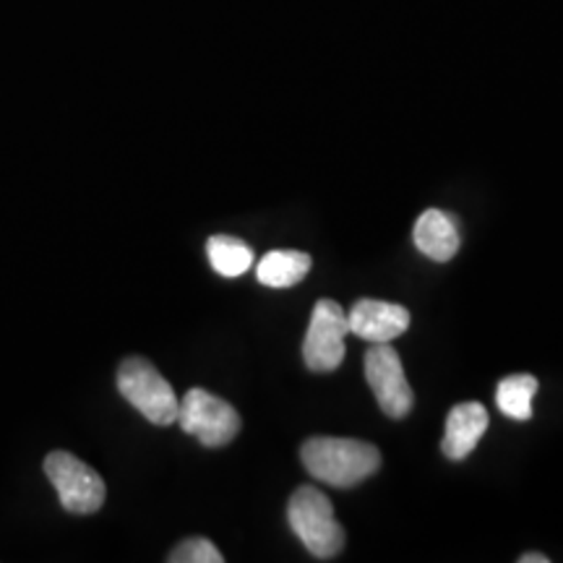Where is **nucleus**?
<instances>
[{"label": "nucleus", "instance_id": "obj_1", "mask_svg": "<svg viewBox=\"0 0 563 563\" xmlns=\"http://www.w3.org/2000/svg\"><path fill=\"white\" fill-rule=\"evenodd\" d=\"M300 460L316 481L332 488H355L382 470V452L368 441L319 435L300 446Z\"/></svg>", "mask_w": 563, "mask_h": 563}, {"label": "nucleus", "instance_id": "obj_2", "mask_svg": "<svg viewBox=\"0 0 563 563\" xmlns=\"http://www.w3.org/2000/svg\"><path fill=\"white\" fill-rule=\"evenodd\" d=\"M287 519H290L292 532L298 534L300 543L308 548V553L319 561H329L342 553L344 530L334 519L332 501L327 493L311 485H302L292 493L290 506H287Z\"/></svg>", "mask_w": 563, "mask_h": 563}, {"label": "nucleus", "instance_id": "obj_3", "mask_svg": "<svg viewBox=\"0 0 563 563\" xmlns=\"http://www.w3.org/2000/svg\"><path fill=\"white\" fill-rule=\"evenodd\" d=\"M118 391L129 399L131 407L144 415L154 426H173L178 420V397L162 373L144 357H129L118 368Z\"/></svg>", "mask_w": 563, "mask_h": 563}, {"label": "nucleus", "instance_id": "obj_4", "mask_svg": "<svg viewBox=\"0 0 563 563\" xmlns=\"http://www.w3.org/2000/svg\"><path fill=\"white\" fill-rule=\"evenodd\" d=\"M178 422L188 435H196L203 446L220 449L241 433V415L235 407L203 389H191L178 407Z\"/></svg>", "mask_w": 563, "mask_h": 563}, {"label": "nucleus", "instance_id": "obj_5", "mask_svg": "<svg viewBox=\"0 0 563 563\" xmlns=\"http://www.w3.org/2000/svg\"><path fill=\"white\" fill-rule=\"evenodd\" d=\"M45 473L51 483L58 490V498L63 509L70 514H95L102 509L104 496V481L87 462L68 452H53L45 460Z\"/></svg>", "mask_w": 563, "mask_h": 563}, {"label": "nucleus", "instance_id": "obj_6", "mask_svg": "<svg viewBox=\"0 0 563 563\" xmlns=\"http://www.w3.org/2000/svg\"><path fill=\"white\" fill-rule=\"evenodd\" d=\"M365 378L384 415H389L391 420H402L410 415L415 394L407 384L402 357L389 342L371 344V350L365 352Z\"/></svg>", "mask_w": 563, "mask_h": 563}, {"label": "nucleus", "instance_id": "obj_7", "mask_svg": "<svg viewBox=\"0 0 563 563\" xmlns=\"http://www.w3.org/2000/svg\"><path fill=\"white\" fill-rule=\"evenodd\" d=\"M350 334L347 313L340 302L319 300L302 340V361L316 373L336 371L344 361V340Z\"/></svg>", "mask_w": 563, "mask_h": 563}, {"label": "nucleus", "instance_id": "obj_8", "mask_svg": "<svg viewBox=\"0 0 563 563\" xmlns=\"http://www.w3.org/2000/svg\"><path fill=\"white\" fill-rule=\"evenodd\" d=\"M347 321L350 332L365 342H394L410 329V311L397 302L357 300L355 308L347 313Z\"/></svg>", "mask_w": 563, "mask_h": 563}, {"label": "nucleus", "instance_id": "obj_9", "mask_svg": "<svg viewBox=\"0 0 563 563\" xmlns=\"http://www.w3.org/2000/svg\"><path fill=\"white\" fill-rule=\"evenodd\" d=\"M488 410L481 402H462L452 407L446 418V433H443L441 452L452 462L467 460L475 446L488 431Z\"/></svg>", "mask_w": 563, "mask_h": 563}, {"label": "nucleus", "instance_id": "obj_10", "mask_svg": "<svg viewBox=\"0 0 563 563\" xmlns=\"http://www.w3.org/2000/svg\"><path fill=\"white\" fill-rule=\"evenodd\" d=\"M412 238L422 256H428L431 262L439 264L452 262L462 243L460 228H456L454 217L443 214L439 209L422 211L418 222H415Z\"/></svg>", "mask_w": 563, "mask_h": 563}, {"label": "nucleus", "instance_id": "obj_11", "mask_svg": "<svg viewBox=\"0 0 563 563\" xmlns=\"http://www.w3.org/2000/svg\"><path fill=\"white\" fill-rule=\"evenodd\" d=\"M311 256L302 251H272L258 262L256 277L266 287H292L311 272Z\"/></svg>", "mask_w": 563, "mask_h": 563}, {"label": "nucleus", "instance_id": "obj_12", "mask_svg": "<svg viewBox=\"0 0 563 563\" xmlns=\"http://www.w3.org/2000/svg\"><path fill=\"white\" fill-rule=\"evenodd\" d=\"M207 253H209L211 269L220 274V277L235 279L253 266L251 245L243 243L241 238H230V235L209 238Z\"/></svg>", "mask_w": 563, "mask_h": 563}, {"label": "nucleus", "instance_id": "obj_13", "mask_svg": "<svg viewBox=\"0 0 563 563\" xmlns=\"http://www.w3.org/2000/svg\"><path fill=\"white\" fill-rule=\"evenodd\" d=\"M538 394V378L530 373H517V376L504 378L496 389V405L506 418L511 420H530L532 418V399Z\"/></svg>", "mask_w": 563, "mask_h": 563}, {"label": "nucleus", "instance_id": "obj_14", "mask_svg": "<svg viewBox=\"0 0 563 563\" xmlns=\"http://www.w3.org/2000/svg\"><path fill=\"white\" fill-rule=\"evenodd\" d=\"M170 563H222L224 555L220 553L211 540L207 538H188L167 555Z\"/></svg>", "mask_w": 563, "mask_h": 563}, {"label": "nucleus", "instance_id": "obj_15", "mask_svg": "<svg viewBox=\"0 0 563 563\" xmlns=\"http://www.w3.org/2000/svg\"><path fill=\"white\" fill-rule=\"evenodd\" d=\"M551 559L548 555H540V553H525L522 559H519V563H548Z\"/></svg>", "mask_w": 563, "mask_h": 563}]
</instances>
